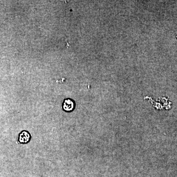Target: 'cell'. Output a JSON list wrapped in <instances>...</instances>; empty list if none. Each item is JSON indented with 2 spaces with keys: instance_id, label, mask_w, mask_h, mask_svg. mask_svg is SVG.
Wrapping results in <instances>:
<instances>
[{
  "instance_id": "obj_1",
  "label": "cell",
  "mask_w": 177,
  "mask_h": 177,
  "mask_svg": "<svg viewBox=\"0 0 177 177\" xmlns=\"http://www.w3.org/2000/svg\"><path fill=\"white\" fill-rule=\"evenodd\" d=\"M63 110L66 111H71L74 108V103L72 100L71 99H65L63 102Z\"/></svg>"
},
{
  "instance_id": "obj_2",
  "label": "cell",
  "mask_w": 177,
  "mask_h": 177,
  "mask_svg": "<svg viewBox=\"0 0 177 177\" xmlns=\"http://www.w3.org/2000/svg\"><path fill=\"white\" fill-rule=\"evenodd\" d=\"M30 138V135L29 133L24 131L19 135V141L20 143H26L29 142Z\"/></svg>"
}]
</instances>
